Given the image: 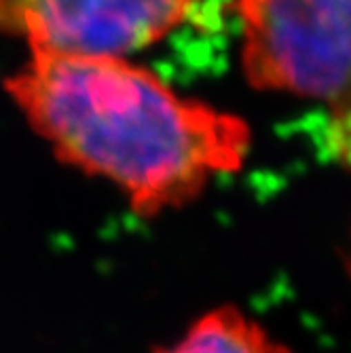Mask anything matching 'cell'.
<instances>
[{
	"label": "cell",
	"instance_id": "cell-4",
	"mask_svg": "<svg viewBox=\"0 0 351 353\" xmlns=\"http://www.w3.org/2000/svg\"><path fill=\"white\" fill-rule=\"evenodd\" d=\"M152 353H292L261 319L237 305L201 311Z\"/></svg>",
	"mask_w": 351,
	"mask_h": 353
},
{
	"label": "cell",
	"instance_id": "cell-1",
	"mask_svg": "<svg viewBox=\"0 0 351 353\" xmlns=\"http://www.w3.org/2000/svg\"><path fill=\"white\" fill-rule=\"evenodd\" d=\"M9 89L61 161L110 182L144 216L233 174L250 148L241 119L182 98L130 59L32 53Z\"/></svg>",
	"mask_w": 351,
	"mask_h": 353
},
{
	"label": "cell",
	"instance_id": "cell-3",
	"mask_svg": "<svg viewBox=\"0 0 351 353\" xmlns=\"http://www.w3.org/2000/svg\"><path fill=\"white\" fill-rule=\"evenodd\" d=\"M195 0H0V32L32 53L130 59L163 43Z\"/></svg>",
	"mask_w": 351,
	"mask_h": 353
},
{
	"label": "cell",
	"instance_id": "cell-2",
	"mask_svg": "<svg viewBox=\"0 0 351 353\" xmlns=\"http://www.w3.org/2000/svg\"><path fill=\"white\" fill-rule=\"evenodd\" d=\"M351 0H233L252 85L347 106Z\"/></svg>",
	"mask_w": 351,
	"mask_h": 353
}]
</instances>
